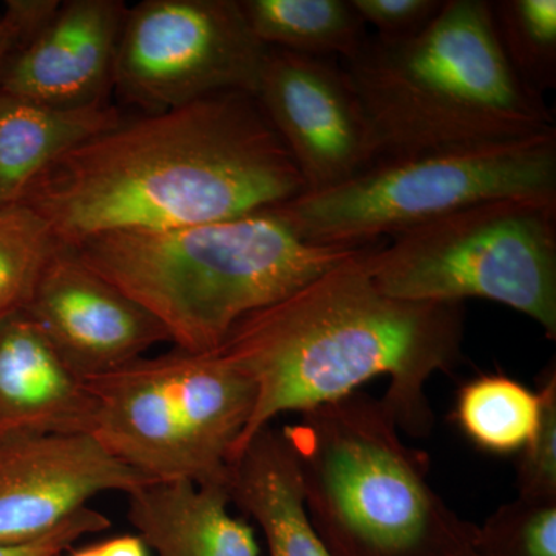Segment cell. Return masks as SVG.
Returning <instances> with one entry per match:
<instances>
[{"mask_svg": "<svg viewBox=\"0 0 556 556\" xmlns=\"http://www.w3.org/2000/svg\"><path fill=\"white\" fill-rule=\"evenodd\" d=\"M240 320L215 353L255 387L248 426L230 463L283 413H308L356 393L379 376L399 430L433 427L428 380L463 362L464 303L413 302L383 294L369 249Z\"/></svg>", "mask_w": 556, "mask_h": 556, "instance_id": "2", "label": "cell"}, {"mask_svg": "<svg viewBox=\"0 0 556 556\" xmlns=\"http://www.w3.org/2000/svg\"><path fill=\"white\" fill-rule=\"evenodd\" d=\"M94 439L152 482L222 485L255 387L218 353L175 348L86 380Z\"/></svg>", "mask_w": 556, "mask_h": 556, "instance_id": "7", "label": "cell"}, {"mask_svg": "<svg viewBox=\"0 0 556 556\" xmlns=\"http://www.w3.org/2000/svg\"><path fill=\"white\" fill-rule=\"evenodd\" d=\"M500 199H556V131L378 160L343 185L270 208L309 243L369 247Z\"/></svg>", "mask_w": 556, "mask_h": 556, "instance_id": "6", "label": "cell"}, {"mask_svg": "<svg viewBox=\"0 0 556 556\" xmlns=\"http://www.w3.org/2000/svg\"><path fill=\"white\" fill-rule=\"evenodd\" d=\"M340 65L367 113L379 160L556 131L554 110L504 58L486 0H445L422 31L368 36Z\"/></svg>", "mask_w": 556, "mask_h": 556, "instance_id": "4", "label": "cell"}, {"mask_svg": "<svg viewBox=\"0 0 556 556\" xmlns=\"http://www.w3.org/2000/svg\"><path fill=\"white\" fill-rule=\"evenodd\" d=\"M127 500L130 525L159 556H258L254 530L229 514L226 486L150 482Z\"/></svg>", "mask_w": 556, "mask_h": 556, "instance_id": "16", "label": "cell"}, {"mask_svg": "<svg viewBox=\"0 0 556 556\" xmlns=\"http://www.w3.org/2000/svg\"><path fill=\"white\" fill-rule=\"evenodd\" d=\"M240 7L268 49L346 61L368 39L350 0H240Z\"/></svg>", "mask_w": 556, "mask_h": 556, "instance_id": "18", "label": "cell"}, {"mask_svg": "<svg viewBox=\"0 0 556 556\" xmlns=\"http://www.w3.org/2000/svg\"><path fill=\"white\" fill-rule=\"evenodd\" d=\"M306 185L244 91L121 119L70 150L25 197L62 247L243 217L298 199Z\"/></svg>", "mask_w": 556, "mask_h": 556, "instance_id": "1", "label": "cell"}, {"mask_svg": "<svg viewBox=\"0 0 556 556\" xmlns=\"http://www.w3.org/2000/svg\"><path fill=\"white\" fill-rule=\"evenodd\" d=\"M93 434H42L0 441V546L49 535L98 493L150 484Z\"/></svg>", "mask_w": 556, "mask_h": 556, "instance_id": "11", "label": "cell"}, {"mask_svg": "<svg viewBox=\"0 0 556 556\" xmlns=\"http://www.w3.org/2000/svg\"><path fill=\"white\" fill-rule=\"evenodd\" d=\"M127 7L119 0H68L10 54L0 90L58 109L108 102Z\"/></svg>", "mask_w": 556, "mask_h": 556, "instance_id": "13", "label": "cell"}, {"mask_svg": "<svg viewBox=\"0 0 556 556\" xmlns=\"http://www.w3.org/2000/svg\"><path fill=\"white\" fill-rule=\"evenodd\" d=\"M268 47L240 0H144L127 9L113 89L148 113L223 93H257Z\"/></svg>", "mask_w": 556, "mask_h": 556, "instance_id": "9", "label": "cell"}, {"mask_svg": "<svg viewBox=\"0 0 556 556\" xmlns=\"http://www.w3.org/2000/svg\"><path fill=\"white\" fill-rule=\"evenodd\" d=\"M62 361L87 380L142 357L170 342L166 328L148 309L61 247L24 311Z\"/></svg>", "mask_w": 556, "mask_h": 556, "instance_id": "12", "label": "cell"}, {"mask_svg": "<svg viewBox=\"0 0 556 556\" xmlns=\"http://www.w3.org/2000/svg\"><path fill=\"white\" fill-rule=\"evenodd\" d=\"M493 31L521 83L538 94L556 87L555 0H493Z\"/></svg>", "mask_w": 556, "mask_h": 556, "instance_id": "20", "label": "cell"}, {"mask_svg": "<svg viewBox=\"0 0 556 556\" xmlns=\"http://www.w3.org/2000/svg\"><path fill=\"white\" fill-rule=\"evenodd\" d=\"M306 185H343L379 160L364 105L338 61L269 49L255 93Z\"/></svg>", "mask_w": 556, "mask_h": 556, "instance_id": "10", "label": "cell"}, {"mask_svg": "<svg viewBox=\"0 0 556 556\" xmlns=\"http://www.w3.org/2000/svg\"><path fill=\"white\" fill-rule=\"evenodd\" d=\"M543 402L540 426L521 450L518 467L519 497L556 501V368L548 367L538 388Z\"/></svg>", "mask_w": 556, "mask_h": 556, "instance_id": "23", "label": "cell"}, {"mask_svg": "<svg viewBox=\"0 0 556 556\" xmlns=\"http://www.w3.org/2000/svg\"><path fill=\"white\" fill-rule=\"evenodd\" d=\"M22 42V35L17 25L11 21L9 14L3 13L0 16V76L2 70L5 67V62L9 60L10 54L20 47Z\"/></svg>", "mask_w": 556, "mask_h": 556, "instance_id": "27", "label": "cell"}, {"mask_svg": "<svg viewBox=\"0 0 556 556\" xmlns=\"http://www.w3.org/2000/svg\"><path fill=\"white\" fill-rule=\"evenodd\" d=\"M311 522L331 556H466L477 526L428 481V456L401 438L382 399L356 393L285 428Z\"/></svg>", "mask_w": 556, "mask_h": 556, "instance_id": "5", "label": "cell"}, {"mask_svg": "<svg viewBox=\"0 0 556 556\" xmlns=\"http://www.w3.org/2000/svg\"><path fill=\"white\" fill-rule=\"evenodd\" d=\"M121 119L109 102L58 109L0 90V211L24 203L51 164Z\"/></svg>", "mask_w": 556, "mask_h": 556, "instance_id": "17", "label": "cell"}, {"mask_svg": "<svg viewBox=\"0 0 556 556\" xmlns=\"http://www.w3.org/2000/svg\"><path fill=\"white\" fill-rule=\"evenodd\" d=\"M369 249L376 287L413 302L484 299L535 320L556 339V199H500Z\"/></svg>", "mask_w": 556, "mask_h": 556, "instance_id": "8", "label": "cell"}, {"mask_svg": "<svg viewBox=\"0 0 556 556\" xmlns=\"http://www.w3.org/2000/svg\"><path fill=\"white\" fill-rule=\"evenodd\" d=\"M70 556H149L148 546L137 535H121L78 548Z\"/></svg>", "mask_w": 556, "mask_h": 556, "instance_id": "26", "label": "cell"}, {"mask_svg": "<svg viewBox=\"0 0 556 556\" xmlns=\"http://www.w3.org/2000/svg\"><path fill=\"white\" fill-rule=\"evenodd\" d=\"M540 391L504 375H485L457 393L455 419L477 447L495 455L521 452L541 420Z\"/></svg>", "mask_w": 556, "mask_h": 556, "instance_id": "19", "label": "cell"}, {"mask_svg": "<svg viewBox=\"0 0 556 556\" xmlns=\"http://www.w3.org/2000/svg\"><path fill=\"white\" fill-rule=\"evenodd\" d=\"M60 556H62V555H60Z\"/></svg>", "mask_w": 556, "mask_h": 556, "instance_id": "29", "label": "cell"}, {"mask_svg": "<svg viewBox=\"0 0 556 556\" xmlns=\"http://www.w3.org/2000/svg\"><path fill=\"white\" fill-rule=\"evenodd\" d=\"M109 527L110 519L105 515L93 508L84 507L38 541L22 546H0V556H60L79 538L104 532Z\"/></svg>", "mask_w": 556, "mask_h": 556, "instance_id": "25", "label": "cell"}, {"mask_svg": "<svg viewBox=\"0 0 556 556\" xmlns=\"http://www.w3.org/2000/svg\"><path fill=\"white\" fill-rule=\"evenodd\" d=\"M94 399L25 313L0 324V441L89 433Z\"/></svg>", "mask_w": 556, "mask_h": 556, "instance_id": "14", "label": "cell"}, {"mask_svg": "<svg viewBox=\"0 0 556 556\" xmlns=\"http://www.w3.org/2000/svg\"><path fill=\"white\" fill-rule=\"evenodd\" d=\"M478 556H556V501L517 497L477 527Z\"/></svg>", "mask_w": 556, "mask_h": 556, "instance_id": "22", "label": "cell"}, {"mask_svg": "<svg viewBox=\"0 0 556 556\" xmlns=\"http://www.w3.org/2000/svg\"><path fill=\"white\" fill-rule=\"evenodd\" d=\"M466 556H478L477 554H475V551H471L470 554L466 555Z\"/></svg>", "mask_w": 556, "mask_h": 556, "instance_id": "28", "label": "cell"}, {"mask_svg": "<svg viewBox=\"0 0 556 556\" xmlns=\"http://www.w3.org/2000/svg\"><path fill=\"white\" fill-rule=\"evenodd\" d=\"M226 492L263 530L269 556H331L311 522L287 431L269 426L255 434L229 464Z\"/></svg>", "mask_w": 556, "mask_h": 556, "instance_id": "15", "label": "cell"}, {"mask_svg": "<svg viewBox=\"0 0 556 556\" xmlns=\"http://www.w3.org/2000/svg\"><path fill=\"white\" fill-rule=\"evenodd\" d=\"M61 247L31 207L0 211V324L27 309L43 269Z\"/></svg>", "mask_w": 556, "mask_h": 556, "instance_id": "21", "label": "cell"}, {"mask_svg": "<svg viewBox=\"0 0 556 556\" xmlns=\"http://www.w3.org/2000/svg\"><path fill=\"white\" fill-rule=\"evenodd\" d=\"M365 25L375 27L383 39H405L422 31L445 0H350Z\"/></svg>", "mask_w": 556, "mask_h": 556, "instance_id": "24", "label": "cell"}, {"mask_svg": "<svg viewBox=\"0 0 556 556\" xmlns=\"http://www.w3.org/2000/svg\"><path fill=\"white\" fill-rule=\"evenodd\" d=\"M365 248L309 243L266 208L186 228L102 233L70 249L148 309L179 350L204 354L249 314Z\"/></svg>", "mask_w": 556, "mask_h": 556, "instance_id": "3", "label": "cell"}]
</instances>
